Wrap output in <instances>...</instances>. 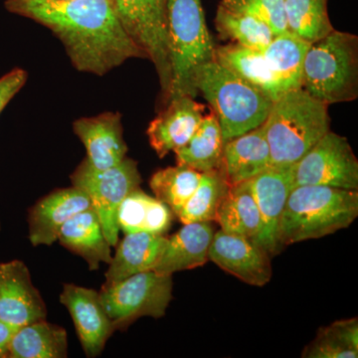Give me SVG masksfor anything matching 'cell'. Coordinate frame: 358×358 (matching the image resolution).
<instances>
[{"label":"cell","instance_id":"obj_29","mask_svg":"<svg viewBox=\"0 0 358 358\" xmlns=\"http://www.w3.org/2000/svg\"><path fill=\"white\" fill-rule=\"evenodd\" d=\"M216 29L224 39L248 48L263 51L275 37L262 20L219 4L215 17Z\"/></svg>","mask_w":358,"mask_h":358},{"label":"cell","instance_id":"obj_6","mask_svg":"<svg viewBox=\"0 0 358 358\" xmlns=\"http://www.w3.org/2000/svg\"><path fill=\"white\" fill-rule=\"evenodd\" d=\"M301 88L329 106L357 100V35L334 30L310 44L303 63Z\"/></svg>","mask_w":358,"mask_h":358},{"label":"cell","instance_id":"obj_14","mask_svg":"<svg viewBox=\"0 0 358 358\" xmlns=\"http://www.w3.org/2000/svg\"><path fill=\"white\" fill-rule=\"evenodd\" d=\"M60 303L69 312L87 357H96L115 333L100 293L74 284H64Z\"/></svg>","mask_w":358,"mask_h":358},{"label":"cell","instance_id":"obj_1","mask_svg":"<svg viewBox=\"0 0 358 358\" xmlns=\"http://www.w3.org/2000/svg\"><path fill=\"white\" fill-rule=\"evenodd\" d=\"M9 13L48 28L80 72L103 76L145 57L120 22L114 0H6Z\"/></svg>","mask_w":358,"mask_h":358},{"label":"cell","instance_id":"obj_27","mask_svg":"<svg viewBox=\"0 0 358 358\" xmlns=\"http://www.w3.org/2000/svg\"><path fill=\"white\" fill-rule=\"evenodd\" d=\"M310 43L288 31L275 35L263 50L285 91L301 88L303 63Z\"/></svg>","mask_w":358,"mask_h":358},{"label":"cell","instance_id":"obj_21","mask_svg":"<svg viewBox=\"0 0 358 358\" xmlns=\"http://www.w3.org/2000/svg\"><path fill=\"white\" fill-rule=\"evenodd\" d=\"M58 241L72 253L82 257L90 270L112 261V246L106 239L98 215L93 207L79 212L61 228Z\"/></svg>","mask_w":358,"mask_h":358},{"label":"cell","instance_id":"obj_15","mask_svg":"<svg viewBox=\"0 0 358 358\" xmlns=\"http://www.w3.org/2000/svg\"><path fill=\"white\" fill-rule=\"evenodd\" d=\"M205 115V106L192 96H179L169 101L148 126L150 147L160 159L176 152L190 140Z\"/></svg>","mask_w":358,"mask_h":358},{"label":"cell","instance_id":"obj_3","mask_svg":"<svg viewBox=\"0 0 358 358\" xmlns=\"http://www.w3.org/2000/svg\"><path fill=\"white\" fill-rule=\"evenodd\" d=\"M358 216L357 190L324 185L296 186L280 224V244L320 239L350 227Z\"/></svg>","mask_w":358,"mask_h":358},{"label":"cell","instance_id":"obj_25","mask_svg":"<svg viewBox=\"0 0 358 358\" xmlns=\"http://www.w3.org/2000/svg\"><path fill=\"white\" fill-rule=\"evenodd\" d=\"M224 141L222 131L213 112L204 115L199 129L190 140L174 152L176 164L199 171H215L222 164Z\"/></svg>","mask_w":358,"mask_h":358},{"label":"cell","instance_id":"obj_24","mask_svg":"<svg viewBox=\"0 0 358 358\" xmlns=\"http://www.w3.org/2000/svg\"><path fill=\"white\" fill-rule=\"evenodd\" d=\"M67 350V331L43 320L18 327L9 343L7 358H65Z\"/></svg>","mask_w":358,"mask_h":358},{"label":"cell","instance_id":"obj_26","mask_svg":"<svg viewBox=\"0 0 358 358\" xmlns=\"http://www.w3.org/2000/svg\"><path fill=\"white\" fill-rule=\"evenodd\" d=\"M215 222L230 234L255 240L261 230V216L249 181L231 185L221 202Z\"/></svg>","mask_w":358,"mask_h":358},{"label":"cell","instance_id":"obj_22","mask_svg":"<svg viewBox=\"0 0 358 358\" xmlns=\"http://www.w3.org/2000/svg\"><path fill=\"white\" fill-rule=\"evenodd\" d=\"M215 60L260 90L273 102L286 92L263 51L231 43L216 47Z\"/></svg>","mask_w":358,"mask_h":358},{"label":"cell","instance_id":"obj_37","mask_svg":"<svg viewBox=\"0 0 358 358\" xmlns=\"http://www.w3.org/2000/svg\"><path fill=\"white\" fill-rule=\"evenodd\" d=\"M0 229H1V225H0Z\"/></svg>","mask_w":358,"mask_h":358},{"label":"cell","instance_id":"obj_12","mask_svg":"<svg viewBox=\"0 0 358 358\" xmlns=\"http://www.w3.org/2000/svg\"><path fill=\"white\" fill-rule=\"evenodd\" d=\"M43 298L22 261L0 263V320L16 327L46 320Z\"/></svg>","mask_w":358,"mask_h":358},{"label":"cell","instance_id":"obj_32","mask_svg":"<svg viewBox=\"0 0 358 358\" xmlns=\"http://www.w3.org/2000/svg\"><path fill=\"white\" fill-rule=\"evenodd\" d=\"M288 30L308 43L327 36L334 30L327 0H285Z\"/></svg>","mask_w":358,"mask_h":358},{"label":"cell","instance_id":"obj_31","mask_svg":"<svg viewBox=\"0 0 358 358\" xmlns=\"http://www.w3.org/2000/svg\"><path fill=\"white\" fill-rule=\"evenodd\" d=\"M201 173L183 164L159 169L150 179V189L178 216L199 186Z\"/></svg>","mask_w":358,"mask_h":358},{"label":"cell","instance_id":"obj_13","mask_svg":"<svg viewBox=\"0 0 358 358\" xmlns=\"http://www.w3.org/2000/svg\"><path fill=\"white\" fill-rule=\"evenodd\" d=\"M209 260L228 274L254 287L270 282L271 256L253 240L219 230L214 233Z\"/></svg>","mask_w":358,"mask_h":358},{"label":"cell","instance_id":"obj_2","mask_svg":"<svg viewBox=\"0 0 358 358\" xmlns=\"http://www.w3.org/2000/svg\"><path fill=\"white\" fill-rule=\"evenodd\" d=\"M264 126L271 166H294L331 131L329 105L303 88L289 90L273 103Z\"/></svg>","mask_w":358,"mask_h":358},{"label":"cell","instance_id":"obj_23","mask_svg":"<svg viewBox=\"0 0 358 358\" xmlns=\"http://www.w3.org/2000/svg\"><path fill=\"white\" fill-rule=\"evenodd\" d=\"M174 213L164 202L140 188L129 193L117 210V225L124 234L147 232L166 235L171 229Z\"/></svg>","mask_w":358,"mask_h":358},{"label":"cell","instance_id":"obj_11","mask_svg":"<svg viewBox=\"0 0 358 358\" xmlns=\"http://www.w3.org/2000/svg\"><path fill=\"white\" fill-rule=\"evenodd\" d=\"M249 182L261 216L260 233L254 242L272 258L282 249L280 244V224L294 188V166H270Z\"/></svg>","mask_w":358,"mask_h":358},{"label":"cell","instance_id":"obj_34","mask_svg":"<svg viewBox=\"0 0 358 358\" xmlns=\"http://www.w3.org/2000/svg\"><path fill=\"white\" fill-rule=\"evenodd\" d=\"M25 70L15 68L0 78V114L27 82Z\"/></svg>","mask_w":358,"mask_h":358},{"label":"cell","instance_id":"obj_30","mask_svg":"<svg viewBox=\"0 0 358 358\" xmlns=\"http://www.w3.org/2000/svg\"><path fill=\"white\" fill-rule=\"evenodd\" d=\"M301 357H358V320H338L322 327L310 345L306 346Z\"/></svg>","mask_w":358,"mask_h":358},{"label":"cell","instance_id":"obj_10","mask_svg":"<svg viewBox=\"0 0 358 358\" xmlns=\"http://www.w3.org/2000/svg\"><path fill=\"white\" fill-rule=\"evenodd\" d=\"M358 190V159L348 138L329 131L294 166V187Z\"/></svg>","mask_w":358,"mask_h":358},{"label":"cell","instance_id":"obj_9","mask_svg":"<svg viewBox=\"0 0 358 358\" xmlns=\"http://www.w3.org/2000/svg\"><path fill=\"white\" fill-rule=\"evenodd\" d=\"M167 1L114 0L115 13L124 31L157 70L164 103L171 78L167 45Z\"/></svg>","mask_w":358,"mask_h":358},{"label":"cell","instance_id":"obj_19","mask_svg":"<svg viewBox=\"0 0 358 358\" xmlns=\"http://www.w3.org/2000/svg\"><path fill=\"white\" fill-rule=\"evenodd\" d=\"M271 166L265 126L226 141L220 169L230 185L251 180Z\"/></svg>","mask_w":358,"mask_h":358},{"label":"cell","instance_id":"obj_7","mask_svg":"<svg viewBox=\"0 0 358 358\" xmlns=\"http://www.w3.org/2000/svg\"><path fill=\"white\" fill-rule=\"evenodd\" d=\"M72 186L89 197L110 246L119 243L117 210L124 199L141 187V176L136 160L126 159L107 169H96L87 159L71 176Z\"/></svg>","mask_w":358,"mask_h":358},{"label":"cell","instance_id":"obj_18","mask_svg":"<svg viewBox=\"0 0 358 358\" xmlns=\"http://www.w3.org/2000/svg\"><path fill=\"white\" fill-rule=\"evenodd\" d=\"M212 222L183 224V227L167 237L166 248L155 272L173 275L180 271L201 267L209 260V249L213 239Z\"/></svg>","mask_w":358,"mask_h":358},{"label":"cell","instance_id":"obj_28","mask_svg":"<svg viewBox=\"0 0 358 358\" xmlns=\"http://www.w3.org/2000/svg\"><path fill=\"white\" fill-rule=\"evenodd\" d=\"M231 185L221 169L201 173L199 185L178 218L182 224L215 222L216 213Z\"/></svg>","mask_w":358,"mask_h":358},{"label":"cell","instance_id":"obj_35","mask_svg":"<svg viewBox=\"0 0 358 358\" xmlns=\"http://www.w3.org/2000/svg\"><path fill=\"white\" fill-rule=\"evenodd\" d=\"M18 327L0 320V358H7L8 345Z\"/></svg>","mask_w":358,"mask_h":358},{"label":"cell","instance_id":"obj_20","mask_svg":"<svg viewBox=\"0 0 358 358\" xmlns=\"http://www.w3.org/2000/svg\"><path fill=\"white\" fill-rule=\"evenodd\" d=\"M167 237L147 232L129 233L117 243V251L106 272L109 286L138 273L154 270L166 248Z\"/></svg>","mask_w":358,"mask_h":358},{"label":"cell","instance_id":"obj_5","mask_svg":"<svg viewBox=\"0 0 358 358\" xmlns=\"http://www.w3.org/2000/svg\"><path fill=\"white\" fill-rule=\"evenodd\" d=\"M167 45L171 65L169 101L179 96L194 98V77L202 65L215 59V45L208 28L201 0L167 1Z\"/></svg>","mask_w":358,"mask_h":358},{"label":"cell","instance_id":"obj_4","mask_svg":"<svg viewBox=\"0 0 358 358\" xmlns=\"http://www.w3.org/2000/svg\"><path fill=\"white\" fill-rule=\"evenodd\" d=\"M193 84L217 117L225 143L263 124L274 103L215 59L197 70Z\"/></svg>","mask_w":358,"mask_h":358},{"label":"cell","instance_id":"obj_17","mask_svg":"<svg viewBox=\"0 0 358 358\" xmlns=\"http://www.w3.org/2000/svg\"><path fill=\"white\" fill-rule=\"evenodd\" d=\"M91 207L89 197L74 186L54 190L28 212L30 242L33 246H51L71 217Z\"/></svg>","mask_w":358,"mask_h":358},{"label":"cell","instance_id":"obj_33","mask_svg":"<svg viewBox=\"0 0 358 358\" xmlns=\"http://www.w3.org/2000/svg\"><path fill=\"white\" fill-rule=\"evenodd\" d=\"M220 4L262 20L272 29L275 36L288 31L285 0H222Z\"/></svg>","mask_w":358,"mask_h":358},{"label":"cell","instance_id":"obj_16","mask_svg":"<svg viewBox=\"0 0 358 358\" xmlns=\"http://www.w3.org/2000/svg\"><path fill=\"white\" fill-rule=\"evenodd\" d=\"M73 131L83 143L87 160L96 169H107L127 157L122 115L107 112L81 117L73 122Z\"/></svg>","mask_w":358,"mask_h":358},{"label":"cell","instance_id":"obj_8","mask_svg":"<svg viewBox=\"0 0 358 358\" xmlns=\"http://www.w3.org/2000/svg\"><path fill=\"white\" fill-rule=\"evenodd\" d=\"M173 287V275L148 271L103 286L99 293L115 331H124L141 317H164Z\"/></svg>","mask_w":358,"mask_h":358},{"label":"cell","instance_id":"obj_36","mask_svg":"<svg viewBox=\"0 0 358 358\" xmlns=\"http://www.w3.org/2000/svg\"><path fill=\"white\" fill-rule=\"evenodd\" d=\"M58 1H67V0H58Z\"/></svg>","mask_w":358,"mask_h":358}]
</instances>
